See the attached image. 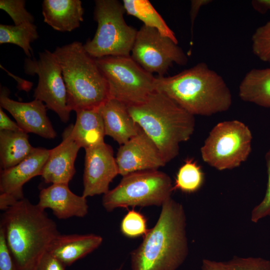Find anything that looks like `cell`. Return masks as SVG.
Segmentation results:
<instances>
[{"instance_id": "cb8c5ba5", "label": "cell", "mask_w": 270, "mask_h": 270, "mask_svg": "<svg viewBox=\"0 0 270 270\" xmlns=\"http://www.w3.org/2000/svg\"><path fill=\"white\" fill-rule=\"evenodd\" d=\"M126 12L142 20L144 25L155 28L178 44L174 33L148 0H124Z\"/></svg>"}, {"instance_id": "52a82bcc", "label": "cell", "mask_w": 270, "mask_h": 270, "mask_svg": "<svg viewBox=\"0 0 270 270\" xmlns=\"http://www.w3.org/2000/svg\"><path fill=\"white\" fill-rule=\"evenodd\" d=\"M174 186L170 176L158 170L140 171L122 176L118 184L104 194L102 204L110 212L128 206H162L171 198Z\"/></svg>"}, {"instance_id": "5b68a950", "label": "cell", "mask_w": 270, "mask_h": 270, "mask_svg": "<svg viewBox=\"0 0 270 270\" xmlns=\"http://www.w3.org/2000/svg\"><path fill=\"white\" fill-rule=\"evenodd\" d=\"M53 52L60 64L71 111L98 108L110 98L107 82L96 59L82 42L57 46Z\"/></svg>"}, {"instance_id": "5bb4252c", "label": "cell", "mask_w": 270, "mask_h": 270, "mask_svg": "<svg viewBox=\"0 0 270 270\" xmlns=\"http://www.w3.org/2000/svg\"><path fill=\"white\" fill-rule=\"evenodd\" d=\"M10 90L2 87L0 92V106L8 110L24 132H32L47 139H53L56 132L47 116L46 106L40 100L23 102L9 98Z\"/></svg>"}, {"instance_id": "1f68e13d", "label": "cell", "mask_w": 270, "mask_h": 270, "mask_svg": "<svg viewBox=\"0 0 270 270\" xmlns=\"http://www.w3.org/2000/svg\"><path fill=\"white\" fill-rule=\"evenodd\" d=\"M66 266L48 251L37 260L32 270H65Z\"/></svg>"}, {"instance_id": "6da1fadb", "label": "cell", "mask_w": 270, "mask_h": 270, "mask_svg": "<svg viewBox=\"0 0 270 270\" xmlns=\"http://www.w3.org/2000/svg\"><path fill=\"white\" fill-rule=\"evenodd\" d=\"M154 226L130 253L132 270H177L188 253L186 216L182 204L170 198Z\"/></svg>"}, {"instance_id": "d590c367", "label": "cell", "mask_w": 270, "mask_h": 270, "mask_svg": "<svg viewBox=\"0 0 270 270\" xmlns=\"http://www.w3.org/2000/svg\"><path fill=\"white\" fill-rule=\"evenodd\" d=\"M202 270H228L225 262H217L208 259L202 261Z\"/></svg>"}, {"instance_id": "ffe728a7", "label": "cell", "mask_w": 270, "mask_h": 270, "mask_svg": "<svg viewBox=\"0 0 270 270\" xmlns=\"http://www.w3.org/2000/svg\"><path fill=\"white\" fill-rule=\"evenodd\" d=\"M84 13L80 0H44L42 3L44 22L62 32L78 28L84 20Z\"/></svg>"}, {"instance_id": "d4e9b609", "label": "cell", "mask_w": 270, "mask_h": 270, "mask_svg": "<svg viewBox=\"0 0 270 270\" xmlns=\"http://www.w3.org/2000/svg\"><path fill=\"white\" fill-rule=\"evenodd\" d=\"M39 38L34 23L20 25L0 24V44H12L21 48L28 58H32L31 43Z\"/></svg>"}, {"instance_id": "e575fe53", "label": "cell", "mask_w": 270, "mask_h": 270, "mask_svg": "<svg viewBox=\"0 0 270 270\" xmlns=\"http://www.w3.org/2000/svg\"><path fill=\"white\" fill-rule=\"evenodd\" d=\"M212 2L211 0H192L190 2V19L191 23V31L192 34V30L194 22L200 8Z\"/></svg>"}, {"instance_id": "9c48e42d", "label": "cell", "mask_w": 270, "mask_h": 270, "mask_svg": "<svg viewBox=\"0 0 270 270\" xmlns=\"http://www.w3.org/2000/svg\"><path fill=\"white\" fill-rule=\"evenodd\" d=\"M252 140L251 131L244 122L238 120L218 122L200 148L202 159L218 170L234 168L248 158Z\"/></svg>"}, {"instance_id": "836d02e7", "label": "cell", "mask_w": 270, "mask_h": 270, "mask_svg": "<svg viewBox=\"0 0 270 270\" xmlns=\"http://www.w3.org/2000/svg\"><path fill=\"white\" fill-rule=\"evenodd\" d=\"M0 130H22L17 123L12 120L0 107Z\"/></svg>"}, {"instance_id": "277c9868", "label": "cell", "mask_w": 270, "mask_h": 270, "mask_svg": "<svg viewBox=\"0 0 270 270\" xmlns=\"http://www.w3.org/2000/svg\"><path fill=\"white\" fill-rule=\"evenodd\" d=\"M135 122L153 141L166 164L179 154L195 128L194 116L164 94L154 92L142 104L128 106Z\"/></svg>"}, {"instance_id": "7402d4cb", "label": "cell", "mask_w": 270, "mask_h": 270, "mask_svg": "<svg viewBox=\"0 0 270 270\" xmlns=\"http://www.w3.org/2000/svg\"><path fill=\"white\" fill-rule=\"evenodd\" d=\"M35 149L29 142L28 134L24 131L0 130L1 170L16 166Z\"/></svg>"}, {"instance_id": "e0dca14e", "label": "cell", "mask_w": 270, "mask_h": 270, "mask_svg": "<svg viewBox=\"0 0 270 270\" xmlns=\"http://www.w3.org/2000/svg\"><path fill=\"white\" fill-rule=\"evenodd\" d=\"M36 205L44 210L51 209L59 219L82 218L87 214L88 208L86 198L74 194L68 184H54L42 189Z\"/></svg>"}, {"instance_id": "d6a6232c", "label": "cell", "mask_w": 270, "mask_h": 270, "mask_svg": "<svg viewBox=\"0 0 270 270\" xmlns=\"http://www.w3.org/2000/svg\"><path fill=\"white\" fill-rule=\"evenodd\" d=\"M0 270H16L3 230L0 228Z\"/></svg>"}, {"instance_id": "603a6c76", "label": "cell", "mask_w": 270, "mask_h": 270, "mask_svg": "<svg viewBox=\"0 0 270 270\" xmlns=\"http://www.w3.org/2000/svg\"><path fill=\"white\" fill-rule=\"evenodd\" d=\"M238 96L243 101L270 108V68L248 72L240 84Z\"/></svg>"}, {"instance_id": "74e56055", "label": "cell", "mask_w": 270, "mask_h": 270, "mask_svg": "<svg viewBox=\"0 0 270 270\" xmlns=\"http://www.w3.org/2000/svg\"><path fill=\"white\" fill-rule=\"evenodd\" d=\"M121 268H122L120 267V268H119L117 269L116 270H120Z\"/></svg>"}, {"instance_id": "7a4b0ae2", "label": "cell", "mask_w": 270, "mask_h": 270, "mask_svg": "<svg viewBox=\"0 0 270 270\" xmlns=\"http://www.w3.org/2000/svg\"><path fill=\"white\" fill-rule=\"evenodd\" d=\"M154 88L194 116L226 112L232 102L224 78L204 62L172 76L155 77Z\"/></svg>"}, {"instance_id": "4316f807", "label": "cell", "mask_w": 270, "mask_h": 270, "mask_svg": "<svg viewBox=\"0 0 270 270\" xmlns=\"http://www.w3.org/2000/svg\"><path fill=\"white\" fill-rule=\"evenodd\" d=\"M148 230L146 218L134 209L130 210L122 220L120 231L128 238L144 236Z\"/></svg>"}, {"instance_id": "f546056e", "label": "cell", "mask_w": 270, "mask_h": 270, "mask_svg": "<svg viewBox=\"0 0 270 270\" xmlns=\"http://www.w3.org/2000/svg\"><path fill=\"white\" fill-rule=\"evenodd\" d=\"M225 263L228 270H270V261L260 257L234 256Z\"/></svg>"}, {"instance_id": "d6986e66", "label": "cell", "mask_w": 270, "mask_h": 270, "mask_svg": "<svg viewBox=\"0 0 270 270\" xmlns=\"http://www.w3.org/2000/svg\"><path fill=\"white\" fill-rule=\"evenodd\" d=\"M102 240V236L94 234H60L47 251L66 266H70L98 248Z\"/></svg>"}, {"instance_id": "7c38bea8", "label": "cell", "mask_w": 270, "mask_h": 270, "mask_svg": "<svg viewBox=\"0 0 270 270\" xmlns=\"http://www.w3.org/2000/svg\"><path fill=\"white\" fill-rule=\"evenodd\" d=\"M85 152L82 196L86 198L104 194L109 190L110 183L119 174L113 150L103 142L87 148Z\"/></svg>"}, {"instance_id": "4dcf8cb0", "label": "cell", "mask_w": 270, "mask_h": 270, "mask_svg": "<svg viewBox=\"0 0 270 270\" xmlns=\"http://www.w3.org/2000/svg\"><path fill=\"white\" fill-rule=\"evenodd\" d=\"M268 183L266 194L262 200L252 209L250 220L256 223L262 218L270 216V148L265 155Z\"/></svg>"}, {"instance_id": "ac0fdd59", "label": "cell", "mask_w": 270, "mask_h": 270, "mask_svg": "<svg viewBox=\"0 0 270 270\" xmlns=\"http://www.w3.org/2000/svg\"><path fill=\"white\" fill-rule=\"evenodd\" d=\"M99 110L106 136L122 145L136 136L141 128L130 115L128 106L122 102L109 98Z\"/></svg>"}, {"instance_id": "f1b7e54d", "label": "cell", "mask_w": 270, "mask_h": 270, "mask_svg": "<svg viewBox=\"0 0 270 270\" xmlns=\"http://www.w3.org/2000/svg\"><path fill=\"white\" fill-rule=\"evenodd\" d=\"M24 0H0V8L12 18L14 25L34 23V18L25 8Z\"/></svg>"}, {"instance_id": "83f0119b", "label": "cell", "mask_w": 270, "mask_h": 270, "mask_svg": "<svg viewBox=\"0 0 270 270\" xmlns=\"http://www.w3.org/2000/svg\"><path fill=\"white\" fill-rule=\"evenodd\" d=\"M252 40L254 54L260 60L270 62V20L256 28Z\"/></svg>"}, {"instance_id": "4fadbf2b", "label": "cell", "mask_w": 270, "mask_h": 270, "mask_svg": "<svg viewBox=\"0 0 270 270\" xmlns=\"http://www.w3.org/2000/svg\"><path fill=\"white\" fill-rule=\"evenodd\" d=\"M116 160L119 174L122 176L136 172L158 170L166 164L156 145L142 129L120 146Z\"/></svg>"}, {"instance_id": "8992f818", "label": "cell", "mask_w": 270, "mask_h": 270, "mask_svg": "<svg viewBox=\"0 0 270 270\" xmlns=\"http://www.w3.org/2000/svg\"><path fill=\"white\" fill-rule=\"evenodd\" d=\"M122 2L117 0H96L94 18L98 24L94 38L84 44L93 58L130 56L138 30L126 24Z\"/></svg>"}, {"instance_id": "8fae6325", "label": "cell", "mask_w": 270, "mask_h": 270, "mask_svg": "<svg viewBox=\"0 0 270 270\" xmlns=\"http://www.w3.org/2000/svg\"><path fill=\"white\" fill-rule=\"evenodd\" d=\"M131 54V58L143 69L159 76H164L174 63L182 66L188 62L178 43L144 24L138 30Z\"/></svg>"}, {"instance_id": "484cf974", "label": "cell", "mask_w": 270, "mask_h": 270, "mask_svg": "<svg viewBox=\"0 0 270 270\" xmlns=\"http://www.w3.org/2000/svg\"><path fill=\"white\" fill-rule=\"evenodd\" d=\"M204 174L193 159H186L176 174L174 190L192 193L198 190L203 184Z\"/></svg>"}, {"instance_id": "44dd1931", "label": "cell", "mask_w": 270, "mask_h": 270, "mask_svg": "<svg viewBox=\"0 0 270 270\" xmlns=\"http://www.w3.org/2000/svg\"><path fill=\"white\" fill-rule=\"evenodd\" d=\"M76 112V120L71 135L80 148L86 149L104 142V126L99 108Z\"/></svg>"}, {"instance_id": "ba28073f", "label": "cell", "mask_w": 270, "mask_h": 270, "mask_svg": "<svg viewBox=\"0 0 270 270\" xmlns=\"http://www.w3.org/2000/svg\"><path fill=\"white\" fill-rule=\"evenodd\" d=\"M108 86L109 98L127 106L144 102L155 91L152 74L130 56H107L95 58Z\"/></svg>"}, {"instance_id": "9a60e30c", "label": "cell", "mask_w": 270, "mask_h": 270, "mask_svg": "<svg viewBox=\"0 0 270 270\" xmlns=\"http://www.w3.org/2000/svg\"><path fill=\"white\" fill-rule=\"evenodd\" d=\"M72 126L64 130L60 144L50 150L41 174L46 183L68 184L76 172L74 162L80 147L72 136Z\"/></svg>"}, {"instance_id": "3957f363", "label": "cell", "mask_w": 270, "mask_h": 270, "mask_svg": "<svg viewBox=\"0 0 270 270\" xmlns=\"http://www.w3.org/2000/svg\"><path fill=\"white\" fill-rule=\"evenodd\" d=\"M0 228L16 270H32L60 234L45 210L25 198L4 210Z\"/></svg>"}, {"instance_id": "2e32d148", "label": "cell", "mask_w": 270, "mask_h": 270, "mask_svg": "<svg viewBox=\"0 0 270 270\" xmlns=\"http://www.w3.org/2000/svg\"><path fill=\"white\" fill-rule=\"evenodd\" d=\"M49 153L50 150L36 148L30 154L16 166L1 170L0 194L10 196L17 200L24 198V185L32 178L41 176Z\"/></svg>"}, {"instance_id": "8d00e7d4", "label": "cell", "mask_w": 270, "mask_h": 270, "mask_svg": "<svg viewBox=\"0 0 270 270\" xmlns=\"http://www.w3.org/2000/svg\"><path fill=\"white\" fill-rule=\"evenodd\" d=\"M252 4L256 10L262 14L270 10V0H254L252 2Z\"/></svg>"}, {"instance_id": "30bf717a", "label": "cell", "mask_w": 270, "mask_h": 270, "mask_svg": "<svg viewBox=\"0 0 270 270\" xmlns=\"http://www.w3.org/2000/svg\"><path fill=\"white\" fill-rule=\"evenodd\" d=\"M26 74L38 76V84L34 97L44 102L46 108L55 112L60 120L67 122L71 110L67 104V92L60 64L54 52L45 50L39 58L25 59Z\"/></svg>"}]
</instances>
